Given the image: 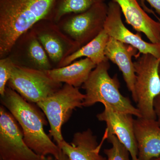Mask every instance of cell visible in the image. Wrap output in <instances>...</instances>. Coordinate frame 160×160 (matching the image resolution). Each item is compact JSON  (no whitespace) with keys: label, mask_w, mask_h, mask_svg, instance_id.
Returning a JSON list of instances; mask_svg holds the SVG:
<instances>
[{"label":"cell","mask_w":160,"mask_h":160,"mask_svg":"<svg viewBox=\"0 0 160 160\" xmlns=\"http://www.w3.org/2000/svg\"><path fill=\"white\" fill-rule=\"evenodd\" d=\"M158 70H159V73L160 77V62L159 65Z\"/></svg>","instance_id":"cell-27"},{"label":"cell","mask_w":160,"mask_h":160,"mask_svg":"<svg viewBox=\"0 0 160 160\" xmlns=\"http://www.w3.org/2000/svg\"><path fill=\"white\" fill-rule=\"evenodd\" d=\"M85 97L78 88L65 84L56 92L37 103L48 119L50 135L58 146L64 140L62 127L70 118L74 109L82 107Z\"/></svg>","instance_id":"cell-5"},{"label":"cell","mask_w":160,"mask_h":160,"mask_svg":"<svg viewBox=\"0 0 160 160\" xmlns=\"http://www.w3.org/2000/svg\"><path fill=\"white\" fill-rule=\"evenodd\" d=\"M1 102L18 123L29 148L39 155H51L56 160L60 159L63 152L44 131L46 121L36 107L8 86L1 96Z\"/></svg>","instance_id":"cell-2"},{"label":"cell","mask_w":160,"mask_h":160,"mask_svg":"<svg viewBox=\"0 0 160 160\" xmlns=\"http://www.w3.org/2000/svg\"><path fill=\"white\" fill-rule=\"evenodd\" d=\"M152 13H153V14H154L155 16L158 19V22H159V23H160V18H159L156 15H155V14H154V12H152ZM159 44H160V41H159Z\"/></svg>","instance_id":"cell-25"},{"label":"cell","mask_w":160,"mask_h":160,"mask_svg":"<svg viewBox=\"0 0 160 160\" xmlns=\"http://www.w3.org/2000/svg\"><path fill=\"white\" fill-rule=\"evenodd\" d=\"M151 160H160V156L158 157L152 159Z\"/></svg>","instance_id":"cell-26"},{"label":"cell","mask_w":160,"mask_h":160,"mask_svg":"<svg viewBox=\"0 0 160 160\" xmlns=\"http://www.w3.org/2000/svg\"><path fill=\"white\" fill-rule=\"evenodd\" d=\"M138 160H151L160 156V126L156 120L137 118L133 122Z\"/></svg>","instance_id":"cell-14"},{"label":"cell","mask_w":160,"mask_h":160,"mask_svg":"<svg viewBox=\"0 0 160 160\" xmlns=\"http://www.w3.org/2000/svg\"><path fill=\"white\" fill-rule=\"evenodd\" d=\"M46 51L53 68L80 47L51 20H42L31 28Z\"/></svg>","instance_id":"cell-9"},{"label":"cell","mask_w":160,"mask_h":160,"mask_svg":"<svg viewBox=\"0 0 160 160\" xmlns=\"http://www.w3.org/2000/svg\"><path fill=\"white\" fill-rule=\"evenodd\" d=\"M106 133V138L112 145L111 148L104 149V153L107 156L106 160H131L129 151L118 138L107 132Z\"/></svg>","instance_id":"cell-20"},{"label":"cell","mask_w":160,"mask_h":160,"mask_svg":"<svg viewBox=\"0 0 160 160\" xmlns=\"http://www.w3.org/2000/svg\"><path fill=\"white\" fill-rule=\"evenodd\" d=\"M153 107L157 121L160 126V94L155 99Z\"/></svg>","instance_id":"cell-22"},{"label":"cell","mask_w":160,"mask_h":160,"mask_svg":"<svg viewBox=\"0 0 160 160\" xmlns=\"http://www.w3.org/2000/svg\"><path fill=\"white\" fill-rule=\"evenodd\" d=\"M119 6L126 22L138 32H142L152 43H159L160 24L147 14L137 0H113Z\"/></svg>","instance_id":"cell-15"},{"label":"cell","mask_w":160,"mask_h":160,"mask_svg":"<svg viewBox=\"0 0 160 160\" xmlns=\"http://www.w3.org/2000/svg\"><path fill=\"white\" fill-rule=\"evenodd\" d=\"M7 86L29 102L37 103L63 86L52 80L46 71L15 65Z\"/></svg>","instance_id":"cell-7"},{"label":"cell","mask_w":160,"mask_h":160,"mask_svg":"<svg viewBox=\"0 0 160 160\" xmlns=\"http://www.w3.org/2000/svg\"><path fill=\"white\" fill-rule=\"evenodd\" d=\"M68 158H67V157L66 156V155L64 154V153H63V154L62 155V157L60 158V159L59 160H68Z\"/></svg>","instance_id":"cell-24"},{"label":"cell","mask_w":160,"mask_h":160,"mask_svg":"<svg viewBox=\"0 0 160 160\" xmlns=\"http://www.w3.org/2000/svg\"><path fill=\"white\" fill-rule=\"evenodd\" d=\"M7 56L16 66L44 71L53 68L32 29L18 38Z\"/></svg>","instance_id":"cell-10"},{"label":"cell","mask_w":160,"mask_h":160,"mask_svg":"<svg viewBox=\"0 0 160 160\" xmlns=\"http://www.w3.org/2000/svg\"><path fill=\"white\" fill-rule=\"evenodd\" d=\"M108 10V5L99 3L83 12L66 15L56 24L81 48L104 30Z\"/></svg>","instance_id":"cell-6"},{"label":"cell","mask_w":160,"mask_h":160,"mask_svg":"<svg viewBox=\"0 0 160 160\" xmlns=\"http://www.w3.org/2000/svg\"><path fill=\"white\" fill-rule=\"evenodd\" d=\"M99 121L105 122L106 131L114 134L130 153L132 160H138V149L135 137L132 115L123 113L105 107L97 115Z\"/></svg>","instance_id":"cell-12"},{"label":"cell","mask_w":160,"mask_h":160,"mask_svg":"<svg viewBox=\"0 0 160 160\" xmlns=\"http://www.w3.org/2000/svg\"><path fill=\"white\" fill-rule=\"evenodd\" d=\"M15 65L9 57L0 58V94H4Z\"/></svg>","instance_id":"cell-21"},{"label":"cell","mask_w":160,"mask_h":160,"mask_svg":"<svg viewBox=\"0 0 160 160\" xmlns=\"http://www.w3.org/2000/svg\"><path fill=\"white\" fill-rule=\"evenodd\" d=\"M160 15V0H146Z\"/></svg>","instance_id":"cell-23"},{"label":"cell","mask_w":160,"mask_h":160,"mask_svg":"<svg viewBox=\"0 0 160 160\" xmlns=\"http://www.w3.org/2000/svg\"><path fill=\"white\" fill-rule=\"evenodd\" d=\"M106 0H56L51 21L57 23L66 15L79 13Z\"/></svg>","instance_id":"cell-19"},{"label":"cell","mask_w":160,"mask_h":160,"mask_svg":"<svg viewBox=\"0 0 160 160\" xmlns=\"http://www.w3.org/2000/svg\"><path fill=\"white\" fill-rule=\"evenodd\" d=\"M56 0H0V58L18 38L42 20H51Z\"/></svg>","instance_id":"cell-1"},{"label":"cell","mask_w":160,"mask_h":160,"mask_svg":"<svg viewBox=\"0 0 160 160\" xmlns=\"http://www.w3.org/2000/svg\"><path fill=\"white\" fill-rule=\"evenodd\" d=\"M18 123L4 106L0 107L1 160H49L26 145Z\"/></svg>","instance_id":"cell-8"},{"label":"cell","mask_w":160,"mask_h":160,"mask_svg":"<svg viewBox=\"0 0 160 160\" xmlns=\"http://www.w3.org/2000/svg\"><path fill=\"white\" fill-rule=\"evenodd\" d=\"M109 39L104 29L94 39L66 58L58 68L69 65L83 57L88 58L97 66L108 59L105 55V49Z\"/></svg>","instance_id":"cell-18"},{"label":"cell","mask_w":160,"mask_h":160,"mask_svg":"<svg viewBox=\"0 0 160 160\" xmlns=\"http://www.w3.org/2000/svg\"><path fill=\"white\" fill-rule=\"evenodd\" d=\"M109 67L108 59L99 64L82 86L86 91L83 107H90L96 103H102L105 107L115 111L142 117L138 108L120 92L118 80L116 76L112 78L109 75Z\"/></svg>","instance_id":"cell-3"},{"label":"cell","mask_w":160,"mask_h":160,"mask_svg":"<svg viewBox=\"0 0 160 160\" xmlns=\"http://www.w3.org/2000/svg\"><path fill=\"white\" fill-rule=\"evenodd\" d=\"M137 49L109 37L105 49V55L109 61L115 64L122 72L126 86L131 92L132 99L136 102L135 82L136 75L132 57L138 54Z\"/></svg>","instance_id":"cell-13"},{"label":"cell","mask_w":160,"mask_h":160,"mask_svg":"<svg viewBox=\"0 0 160 160\" xmlns=\"http://www.w3.org/2000/svg\"><path fill=\"white\" fill-rule=\"evenodd\" d=\"M58 146L69 160H106L100 154L101 146L90 129L75 133L70 144L64 140Z\"/></svg>","instance_id":"cell-16"},{"label":"cell","mask_w":160,"mask_h":160,"mask_svg":"<svg viewBox=\"0 0 160 160\" xmlns=\"http://www.w3.org/2000/svg\"><path fill=\"white\" fill-rule=\"evenodd\" d=\"M108 7L104 29L109 37L133 46L141 54H150L158 58H160L159 43L146 42L140 35L134 34L127 29L122 20L121 8L113 0L109 2Z\"/></svg>","instance_id":"cell-11"},{"label":"cell","mask_w":160,"mask_h":160,"mask_svg":"<svg viewBox=\"0 0 160 160\" xmlns=\"http://www.w3.org/2000/svg\"><path fill=\"white\" fill-rule=\"evenodd\" d=\"M97 65L88 58L76 60L69 65L46 71L55 82L71 85L76 88L82 86Z\"/></svg>","instance_id":"cell-17"},{"label":"cell","mask_w":160,"mask_h":160,"mask_svg":"<svg viewBox=\"0 0 160 160\" xmlns=\"http://www.w3.org/2000/svg\"><path fill=\"white\" fill-rule=\"evenodd\" d=\"M133 62L136 75L135 82L137 108L142 117L156 120L153 104L160 94L159 65L160 58L150 54L138 53Z\"/></svg>","instance_id":"cell-4"}]
</instances>
